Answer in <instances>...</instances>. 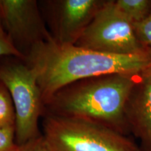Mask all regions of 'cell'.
Masks as SVG:
<instances>
[{
	"instance_id": "15",
	"label": "cell",
	"mask_w": 151,
	"mask_h": 151,
	"mask_svg": "<svg viewBox=\"0 0 151 151\" xmlns=\"http://www.w3.org/2000/svg\"><path fill=\"white\" fill-rule=\"evenodd\" d=\"M2 18H1V7H0V35H4V36H7L6 33L5 32V31L4 30L3 26H2Z\"/></svg>"
},
{
	"instance_id": "3",
	"label": "cell",
	"mask_w": 151,
	"mask_h": 151,
	"mask_svg": "<svg viewBox=\"0 0 151 151\" xmlns=\"http://www.w3.org/2000/svg\"><path fill=\"white\" fill-rule=\"evenodd\" d=\"M43 136L51 151H141L128 136L102 124L48 113Z\"/></svg>"
},
{
	"instance_id": "7",
	"label": "cell",
	"mask_w": 151,
	"mask_h": 151,
	"mask_svg": "<svg viewBox=\"0 0 151 151\" xmlns=\"http://www.w3.org/2000/svg\"><path fill=\"white\" fill-rule=\"evenodd\" d=\"M106 0L48 1L51 9L53 39L60 44L75 45Z\"/></svg>"
},
{
	"instance_id": "8",
	"label": "cell",
	"mask_w": 151,
	"mask_h": 151,
	"mask_svg": "<svg viewBox=\"0 0 151 151\" xmlns=\"http://www.w3.org/2000/svg\"><path fill=\"white\" fill-rule=\"evenodd\" d=\"M130 132L141 151H151V69L143 72L132 90L125 108Z\"/></svg>"
},
{
	"instance_id": "12",
	"label": "cell",
	"mask_w": 151,
	"mask_h": 151,
	"mask_svg": "<svg viewBox=\"0 0 151 151\" xmlns=\"http://www.w3.org/2000/svg\"><path fill=\"white\" fill-rule=\"evenodd\" d=\"M18 147L15 127L0 129V151H16Z\"/></svg>"
},
{
	"instance_id": "13",
	"label": "cell",
	"mask_w": 151,
	"mask_h": 151,
	"mask_svg": "<svg viewBox=\"0 0 151 151\" xmlns=\"http://www.w3.org/2000/svg\"><path fill=\"white\" fill-rule=\"evenodd\" d=\"M0 56H13L24 60L25 58L10 41L8 36L0 35Z\"/></svg>"
},
{
	"instance_id": "1",
	"label": "cell",
	"mask_w": 151,
	"mask_h": 151,
	"mask_svg": "<svg viewBox=\"0 0 151 151\" xmlns=\"http://www.w3.org/2000/svg\"><path fill=\"white\" fill-rule=\"evenodd\" d=\"M35 71L44 107L58 90L86 78L110 74H140L151 69V51L115 55L62 45L55 39L33 47L24 60Z\"/></svg>"
},
{
	"instance_id": "5",
	"label": "cell",
	"mask_w": 151,
	"mask_h": 151,
	"mask_svg": "<svg viewBox=\"0 0 151 151\" xmlns=\"http://www.w3.org/2000/svg\"><path fill=\"white\" fill-rule=\"evenodd\" d=\"M75 46L115 55L150 51L138 40L134 24L119 10L115 0H106Z\"/></svg>"
},
{
	"instance_id": "6",
	"label": "cell",
	"mask_w": 151,
	"mask_h": 151,
	"mask_svg": "<svg viewBox=\"0 0 151 151\" xmlns=\"http://www.w3.org/2000/svg\"><path fill=\"white\" fill-rule=\"evenodd\" d=\"M0 7L6 35L24 58L36 45L53 38L35 0H0Z\"/></svg>"
},
{
	"instance_id": "2",
	"label": "cell",
	"mask_w": 151,
	"mask_h": 151,
	"mask_svg": "<svg viewBox=\"0 0 151 151\" xmlns=\"http://www.w3.org/2000/svg\"><path fill=\"white\" fill-rule=\"evenodd\" d=\"M142 73H118L76 81L58 90L46 104L45 111L89 120L128 136L131 132L126 104Z\"/></svg>"
},
{
	"instance_id": "11",
	"label": "cell",
	"mask_w": 151,
	"mask_h": 151,
	"mask_svg": "<svg viewBox=\"0 0 151 151\" xmlns=\"http://www.w3.org/2000/svg\"><path fill=\"white\" fill-rule=\"evenodd\" d=\"M138 40L145 48L151 51V11L144 20L134 24Z\"/></svg>"
},
{
	"instance_id": "9",
	"label": "cell",
	"mask_w": 151,
	"mask_h": 151,
	"mask_svg": "<svg viewBox=\"0 0 151 151\" xmlns=\"http://www.w3.org/2000/svg\"><path fill=\"white\" fill-rule=\"evenodd\" d=\"M115 2L133 24L144 20L151 11V0H115Z\"/></svg>"
},
{
	"instance_id": "4",
	"label": "cell",
	"mask_w": 151,
	"mask_h": 151,
	"mask_svg": "<svg viewBox=\"0 0 151 151\" xmlns=\"http://www.w3.org/2000/svg\"><path fill=\"white\" fill-rule=\"evenodd\" d=\"M0 82L8 89L16 112L18 146L40 136L39 121L45 111L37 75L23 60L0 66Z\"/></svg>"
},
{
	"instance_id": "10",
	"label": "cell",
	"mask_w": 151,
	"mask_h": 151,
	"mask_svg": "<svg viewBox=\"0 0 151 151\" xmlns=\"http://www.w3.org/2000/svg\"><path fill=\"white\" fill-rule=\"evenodd\" d=\"M16 112L8 89L0 82V129L15 127Z\"/></svg>"
},
{
	"instance_id": "14",
	"label": "cell",
	"mask_w": 151,
	"mask_h": 151,
	"mask_svg": "<svg viewBox=\"0 0 151 151\" xmlns=\"http://www.w3.org/2000/svg\"><path fill=\"white\" fill-rule=\"evenodd\" d=\"M16 151H51L46 139L40 135L21 146H18Z\"/></svg>"
}]
</instances>
